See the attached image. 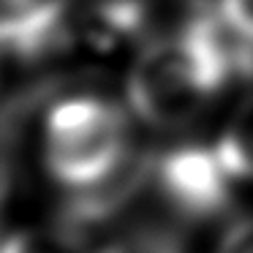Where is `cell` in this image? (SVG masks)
Segmentation results:
<instances>
[{"instance_id":"obj_1","label":"cell","mask_w":253,"mask_h":253,"mask_svg":"<svg viewBox=\"0 0 253 253\" xmlns=\"http://www.w3.org/2000/svg\"><path fill=\"white\" fill-rule=\"evenodd\" d=\"M212 19L196 17L147 44L128 74V104L147 126L180 128L226 84L234 57Z\"/></svg>"},{"instance_id":"obj_2","label":"cell","mask_w":253,"mask_h":253,"mask_svg":"<svg viewBox=\"0 0 253 253\" xmlns=\"http://www.w3.org/2000/svg\"><path fill=\"white\" fill-rule=\"evenodd\" d=\"M128 155V120L112 101L71 95L57 101L46 115L44 164L68 193L106 180Z\"/></svg>"},{"instance_id":"obj_3","label":"cell","mask_w":253,"mask_h":253,"mask_svg":"<svg viewBox=\"0 0 253 253\" xmlns=\"http://www.w3.org/2000/svg\"><path fill=\"white\" fill-rule=\"evenodd\" d=\"M234 180L218 144H182L153 155L150 166V188L182 223L220 218L231 207Z\"/></svg>"},{"instance_id":"obj_4","label":"cell","mask_w":253,"mask_h":253,"mask_svg":"<svg viewBox=\"0 0 253 253\" xmlns=\"http://www.w3.org/2000/svg\"><path fill=\"white\" fill-rule=\"evenodd\" d=\"M218 150L237 180H253V101H248L234 115L226 133L218 139Z\"/></svg>"},{"instance_id":"obj_5","label":"cell","mask_w":253,"mask_h":253,"mask_svg":"<svg viewBox=\"0 0 253 253\" xmlns=\"http://www.w3.org/2000/svg\"><path fill=\"white\" fill-rule=\"evenodd\" d=\"M93 253H185L182 240L166 223H142L131 226L123 234H117L104 248H95Z\"/></svg>"},{"instance_id":"obj_6","label":"cell","mask_w":253,"mask_h":253,"mask_svg":"<svg viewBox=\"0 0 253 253\" xmlns=\"http://www.w3.org/2000/svg\"><path fill=\"white\" fill-rule=\"evenodd\" d=\"M220 25L240 44L253 46V0H220Z\"/></svg>"},{"instance_id":"obj_7","label":"cell","mask_w":253,"mask_h":253,"mask_svg":"<svg viewBox=\"0 0 253 253\" xmlns=\"http://www.w3.org/2000/svg\"><path fill=\"white\" fill-rule=\"evenodd\" d=\"M215 253H253V215L234 220L223 231Z\"/></svg>"},{"instance_id":"obj_8","label":"cell","mask_w":253,"mask_h":253,"mask_svg":"<svg viewBox=\"0 0 253 253\" xmlns=\"http://www.w3.org/2000/svg\"><path fill=\"white\" fill-rule=\"evenodd\" d=\"M6 193H8V166H0V207L6 202Z\"/></svg>"},{"instance_id":"obj_9","label":"cell","mask_w":253,"mask_h":253,"mask_svg":"<svg viewBox=\"0 0 253 253\" xmlns=\"http://www.w3.org/2000/svg\"><path fill=\"white\" fill-rule=\"evenodd\" d=\"M3 6H6V11L8 8H19V6H28V3H33V0H0Z\"/></svg>"},{"instance_id":"obj_10","label":"cell","mask_w":253,"mask_h":253,"mask_svg":"<svg viewBox=\"0 0 253 253\" xmlns=\"http://www.w3.org/2000/svg\"><path fill=\"white\" fill-rule=\"evenodd\" d=\"M0 52H3V44H0Z\"/></svg>"}]
</instances>
